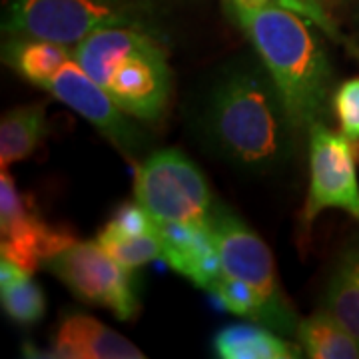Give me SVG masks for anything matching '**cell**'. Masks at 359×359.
<instances>
[{"label":"cell","instance_id":"obj_1","mask_svg":"<svg viewBox=\"0 0 359 359\" xmlns=\"http://www.w3.org/2000/svg\"><path fill=\"white\" fill-rule=\"evenodd\" d=\"M196 128L218 158L252 174L282 168L299 132L268 68L254 58L214 74L196 108Z\"/></svg>","mask_w":359,"mask_h":359},{"label":"cell","instance_id":"obj_2","mask_svg":"<svg viewBox=\"0 0 359 359\" xmlns=\"http://www.w3.org/2000/svg\"><path fill=\"white\" fill-rule=\"evenodd\" d=\"M226 4L273 78L295 128L323 122L334 100V72L308 18L278 4Z\"/></svg>","mask_w":359,"mask_h":359},{"label":"cell","instance_id":"obj_3","mask_svg":"<svg viewBox=\"0 0 359 359\" xmlns=\"http://www.w3.org/2000/svg\"><path fill=\"white\" fill-rule=\"evenodd\" d=\"M72 56L130 116L154 122L164 114L172 72L166 48L148 28H100L78 42Z\"/></svg>","mask_w":359,"mask_h":359},{"label":"cell","instance_id":"obj_4","mask_svg":"<svg viewBox=\"0 0 359 359\" xmlns=\"http://www.w3.org/2000/svg\"><path fill=\"white\" fill-rule=\"evenodd\" d=\"M208 228L218 248L222 271L248 283L259 297L264 308L262 325L283 335L295 334L299 323L278 283L273 256L264 240L244 219L219 204H214Z\"/></svg>","mask_w":359,"mask_h":359},{"label":"cell","instance_id":"obj_5","mask_svg":"<svg viewBox=\"0 0 359 359\" xmlns=\"http://www.w3.org/2000/svg\"><path fill=\"white\" fill-rule=\"evenodd\" d=\"M134 198L158 224H210L212 192L200 168L180 150L166 148L150 154L136 168Z\"/></svg>","mask_w":359,"mask_h":359},{"label":"cell","instance_id":"obj_6","mask_svg":"<svg viewBox=\"0 0 359 359\" xmlns=\"http://www.w3.org/2000/svg\"><path fill=\"white\" fill-rule=\"evenodd\" d=\"M108 26H144L126 0H11L4 30L13 36L50 40L76 46L92 32Z\"/></svg>","mask_w":359,"mask_h":359},{"label":"cell","instance_id":"obj_7","mask_svg":"<svg viewBox=\"0 0 359 359\" xmlns=\"http://www.w3.org/2000/svg\"><path fill=\"white\" fill-rule=\"evenodd\" d=\"M82 302L110 309L118 320L138 316L140 302L132 283V271L122 268L98 242H74L60 254L44 262Z\"/></svg>","mask_w":359,"mask_h":359},{"label":"cell","instance_id":"obj_8","mask_svg":"<svg viewBox=\"0 0 359 359\" xmlns=\"http://www.w3.org/2000/svg\"><path fill=\"white\" fill-rule=\"evenodd\" d=\"M358 158L359 144L344 132L337 134L323 122L309 128V190L302 212L306 230L327 208L344 210L359 222Z\"/></svg>","mask_w":359,"mask_h":359},{"label":"cell","instance_id":"obj_9","mask_svg":"<svg viewBox=\"0 0 359 359\" xmlns=\"http://www.w3.org/2000/svg\"><path fill=\"white\" fill-rule=\"evenodd\" d=\"M0 254L34 273L46 259L78 242L72 231L44 222L30 200L16 190L6 170L0 176Z\"/></svg>","mask_w":359,"mask_h":359},{"label":"cell","instance_id":"obj_10","mask_svg":"<svg viewBox=\"0 0 359 359\" xmlns=\"http://www.w3.org/2000/svg\"><path fill=\"white\" fill-rule=\"evenodd\" d=\"M44 90H48L56 100L65 102L68 108L86 118L122 154L134 158L144 150L146 134L136 126V122H132L134 116L130 118L128 112L94 78L82 70L74 56Z\"/></svg>","mask_w":359,"mask_h":359},{"label":"cell","instance_id":"obj_11","mask_svg":"<svg viewBox=\"0 0 359 359\" xmlns=\"http://www.w3.org/2000/svg\"><path fill=\"white\" fill-rule=\"evenodd\" d=\"M158 231L162 240V257L168 266L194 285L210 292L222 273L218 248L210 228L158 224Z\"/></svg>","mask_w":359,"mask_h":359},{"label":"cell","instance_id":"obj_12","mask_svg":"<svg viewBox=\"0 0 359 359\" xmlns=\"http://www.w3.org/2000/svg\"><path fill=\"white\" fill-rule=\"evenodd\" d=\"M54 355L66 359H142L126 337L84 313H70L54 334Z\"/></svg>","mask_w":359,"mask_h":359},{"label":"cell","instance_id":"obj_13","mask_svg":"<svg viewBox=\"0 0 359 359\" xmlns=\"http://www.w3.org/2000/svg\"><path fill=\"white\" fill-rule=\"evenodd\" d=\"M214 349L222 359H292L302 355V347L287 344L273 330L231 323L222 327L214 337Z\"/></svg>","mask_w":359,"mask_h":359},{"label":"cell","instance_id":"obj_14","mask_svg":"<svg viewBox=\"0 0 359 359\" xmlns=\"http://www.w3.org/2000/svg\"><path fill=\"white\" fill-rule=\"evenodd\" d=\"M2 58L30 84L46 88L52 78L72 58V52L68 50V46L50 40L14 36L4 44Z\"/></svg>","mask_w":359,"mask_h":359},{"label":"cell","instance_id":"obj_15","mask_svg":"<svg viewBox=\"0 0 359 359\" xmlns=\"http://www.w3.org/2000/svg\"><path fill=\"white\" fill-rule=\"evenodd\" d=\"M359 344V244L341 254L327 282L323 308Z\"/></svg>","mask_w":359,"mask_h":359},{"label":"cell","instance_id":"obj_16","mask_svg":"<svg viewBox=\"0 0 359 359\" xmlns=\"http://www.w3.org/2000/svg\"><path fill=\"white\" fill-rule=\"evenodd\" d=\"M46 104L18 106L0 122V164L2 170L26 160L46 134Z\"/></svg>","mask_w":359,"mask_h":359},{"label":"cell","instance_id":"obj_17","mask_svg":"<svg viewBox=\"0 0 359 359\" xmlns=\"http://www.w3.org/2000/svg\"><path fill=\"white\" fill-rule=\"evenodd\" d=\"M0 302L4 313L22 325H32L44 318V294L39 283L32 282V273L0 257Z\"/></svg>","mask_w":359,"mask_h":359},{"label":"cell","instance_id":"obj_18","mask_svg":"<svg viewBox=\"0 0 359 359\" xmlns=\"http://www.w3.org/2000/svg\"><path fill=\"white\" fill-rule=\"evenodd\" d=\"M295 337L308 358L358 359L359 344L325 311L320 309L297 325Z\"/></svg>","mask_w":359,"mask_h":359},{"label":"cell","instance_id":"obj_19","mask_svg":"<svg viewBox=\"0 0 359 359\" xmlns=\"http://www.w3.org/2000/svg\"><path fill=\"white\" fill-rule=\"evenodd\" d=\"M96 242L114 257L122 268L134 269L142 268L144 264L152 262L156 257H162V240L160 231L134 236V238H104L98 236Z\"/></svg>","mask_w":359,"mask_h":359},{"label":"cell","instance_id":"obj_20","mask_svg":"<svg viewBox=\"0 0 359 359\" xmlns=\"http://www.w3.org/2000/svg\"><path fill=\"white\" fill-rule=\"evenodd\" d=\"M210 292L216 295L219 304L231 313L245 318V320L257 321V323H262V320H264L262 302L248 283L240 282V280H236V278L222 271Z\"/></svg>","mask_w":359,"mask_h":359},{"label":"cell","instance_id":"obj_21","mask_svg":"<svg viewBox=\"0 0 359 359\" xmlns=\"http://www.w3.org/2000/svg\"><path fill=\"white\" fill-rule=\"evenodd\" d=\"M158 231V222H156L150 212L138 202L134 204H122L112 219L98 231V236L104 238H134V236H146V233H156Z\"/></svg>","mask_w":359,"mask_h":359},{"label":"cell","instance_id":"obj_22","mask_svg":"<svg viewBox=\"0 0 359 359\" xmlns=\"http://www.w3.org/2000/svg\"><path fill=\"white\" fill-rule=\"evenodd\" d=\"M332 108L339 130L351 142L359 144V78L346 80L334 92Z\"/></svg>","mask_w":359,"mask_h":359},{"label":"cell","instance_id":"obj_23","mask_svg":"<svg viewBox=\"0 0 359 359\" xmlns=\"http://www.w3.org/2000/svg\"><path fill=\"white\" fill-rule=\"evenodd\" d=\"M240 2H248V4H278V6H283V8H290V11H294V13L302 14L304 18H308L309 22L320 26L325 34H330V36L334 40H337V42H347V40L339 34V30L335 28V25L332 22V18L323 13V8H321L316 0H240Z\"/></svg>","mask_w":359,"mask_h":359}]
</instances>
